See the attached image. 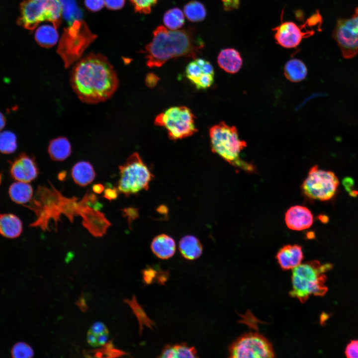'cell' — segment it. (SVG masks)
Listing matches in <instances>:
<instances>
[{"instance_id":"cell-1","label":"cell","mask_w":358,"mask_h":358,"mask_svg":"<svg viewBox=\"0 0 358 358\" xmlns=\"http://www.w3.org/2000/svg\"><path fill=\"white\" fill-rule=\"evenodd\" d=\"M70 84L82 102L96 104L113 95L118 87L119 81L107 58L92 53L81 59L73 67Z\"/></svg>"},{"instance_id":"cell-2","label":"cell","mask_w":358,"mask_h":358,"mask_svg":"<svg viewBox=\"0 0 358 358\" xmlns=\"http://www.w3.org/2000/svg\"><path fill=\"white\" fill-rule=\"evenodd\" d=\"M204 45L194 27L171 30L160 25L154 30L152 41L142 52L149 68L160 67L174 58H196Z\"/></svg>"},{"instance_id":"cell-3","label":"cell","mask_w":358,"mask_h":358,"mask_svg":"<svg viewBox=\"0 0 358 358\" xmlns=\"http://www.w3.org/2000/svg\"><path fill=\"white\" fill-rule=\"evenodd\" d=\"M332 268L331 264L316 260L301 263L292 269L290 296L304 303L310 296L324 295L328 290L326 272Z\"/></svg>"},{"instance_id":"cell-4","label":"cell","mask_w":358,"mask_h":358,"mask_svg":"<svg viewBox=\"0 0 358 358\" xmlns=\"http://www.w3.org/2000/svg\"><path fill=\"white\" fill-rule=\"evenodd\" d=\"M212 151L230 165L247 171H254V167L240 158V153L247 146L241 140L237 128L221 121L209 130Z\"/></svg>"},{"instance_id":"cell-5","label":"cell","mask_w":358,"mask_h":358,"mask_svg":"<svg viewBox=\"0 0 358 358\" xmlns=\"http://www.w3.org/2000/svg\"><path fill=\"white\" fill-rule=\"evenodd\" d=\"M62 9L60 0H24L20 5L17 23L33 30L40 22L48 21L57 28L61 23Z\"/></svg>"},{"instance_id":"cell-6","label":"cell","mask_w":358,"mask_h":358,"mask_svg":"<svg viewBox=\"0 0 358 358\" xmlns=\"http://www.w3.org/2000/svg\"><path fill=\"white\" fill-rule=\"evenodd\" d=\"M118 190L126 196L147 190L154 176L137 152L131 154L119 167Z\"/></svg>"},{"instance_id":"cell-7","label":"cell","mask_w":358,"mask_h":358,"mask_svg":"<svg viewBox=\"0 0 358 358\" xmlns=\"http://www.w3.org/2000/svg\"><path fill=\"white\" fill-rule=\"evenodd\" d=\"M194 118L188 107L176 106L157 115L154 124L165 128L171 140H177L191 136L197 132Z\"/></svg>"},{"instance_id":"cell-8","label":"cell","mask_w":358,"mask_h":358,"mask_svg":"<svg viewBox=\"0 0 358 358\" xmlns=\"http://www.w3.org/2000/svg\"><path fill=\"white\" fill-rule=\"evenodd\" d=\"M339 185L338 179L333 172L320 170L315 165L310 169L301 188L308 198L326 201L335 195Z\"/></svg>"},{"instance_id":"cell-9","label":"cell","mask_w":358,"mask_h":358,"mask_svg":"<svg viewBox=\"0 0 358 358\" xmlns=\"http://www.w3.org/2000/svg\"><path fill=\"white\" fill-rule=\"evenodd\" d=\"M230 358H273L274 353L270 342L263 335L249 333L236 340L229 348Z\"/></svg>"},{"instance_id":"cell-10","label":"cell","mask_w":358,"mask_h":358,"mask_svg":"<svg viewBox=\"0 0 358 358\" xmlns=\"http://www.w3.org/2000/svg\"><path fill=\"white\" fill-rule=\"evenodd\" d=\"M333 37L346 59L358 53V7L350 17L339 19L334 28Z\"/></svg>"},{"instance_id":"cell-11","label":"cell","mask_w":358,"mask_h":358,"mask_svg":"<svg viewBox=\"0 0 358 358\" xmlns=\"http://www.w3.org/2000/svg\"><path fill=\"white\" fill-rule=\"evenodd\" d=\"M320 15L315 14L307 19L301 26L297 25L291 21L281 23L274 28L275 31L274 38L281 46L292 48L298 46L302 39L312 35L314 31L306 27L315 25L318 22Z\"/></svg>"},{"instance_id":"cell-12","label":"cell","mask_w":358,"mask_h":358,"mask_svg":"<svg viewBox=\"0 0 358 358\" xmlns=\"http://www.w3.org/2000/svg\"><path fill=\"white\" fill-rule=\"evenodd\" d=\"M187 79L198 90H205L214 82V70L212 64L202 58L192 59L186 66Z\"/></svg>"},{"instance_id":"cell-13","label":"cell","mask_w":358,"mask_h":358,"mask_svg":"<svg viewBox=\"0 0 358 358\" xmlns=\"http://www.w3.org/2000/svg\"><path fill=\"white\" fill-rule=\"evenodd\" d=\"M38 169L35 159L25 153H22L11 164L10 174L14 179L29 182L38 175Z\"/></svg>"},{"instance_id":"cell-14","label":"cell","mask_w":358,"mask_h":358,"mask_svg":"<svg viewBox=\"0 0 358 358\" xmlns=\"http://www.w3.org/2000/svg\"><path fill=\"white\" fill-rule=\"evenodd\" d=\"M285 222L288 228L301 231L310 227L313 222L311 211L301 205L290 207L285 214Z\"/></svg>"},{"instance_id":"cell-15","label":"cell","mask_w":358,"mask_h":358,"mask_svg":"<svg viewBox=\"0 0 358 358\" xmlns=\"http://www.w3.org/2000/svg\"><path fill=\"white\" fill-rule=\"evenodd\" d=\"M276 258L282 269H293L300 265L303 260L302 247L296 244L285 245L278 251Z\"/></svg>"},{"instance_id":"cell-16","label":"cell","mask_w":358,"mask_h":358,"mask_svg":"<svg viewBox=\"0 0 358 358\" xmlns=\"http://www.w3.org/2000/svg\"><path fill=\"white\" fill-rule=\"evenodd\" d=\"M219 67L225 72L235 74L239 72L243 65V59L239 52L233 48L222 49L217 57Z\"/></svg>"},{"instance_id":"cell-17","label":"cell","mask_w":358,"mask_h":358,"mask_svg":"<svg viewBox=\"0 0 358 358\" xmlns=\"http://www.w3.org/2000/svg\"><path fill=\"white\" fill-rule=\"evenodd\" d=\"M151 248L158 258L166 260L171 258L176 252V243L172 237L162 234L156 236L152 241Z\"/></svg>"},{"instance_id":"cell-18","label":"cell","mask_w":358,"mask_h":358,"mask_svg":"<svg viewBox=\"0 0 358 358\" xmlns=\"http://www.w3.org/2000/svg\"><path fill=\"white\" fill-rule=\"evenodd\" d=\"M22 230V222L17 216L9 213L0 214V235L7 238H15Z\"/></svg>"},{"instance_id":"cell-19","label":"cell","mask_w":358,"mask_h":358,"mask_svg":"<svg viewBox=\"0 0 358 358\" xmlns=\"http://www.w3.org/2000/svg\"><path fill=\"white\" fill-rule=\"evenodd\" d=\"M72 177L75 182L81 186L90 184L95 177L92 166L88 162L80 161L72 169Z\"/></svg>"},{"instance_id":"cell-20","label":"cell","mask_w":358,"mask_h":358,"mask_svg":"<svg viewBox=\"0 0 358 358\" xmlns=\"http://www.w3.org/2000/svg\"><path fill=\"white\" fill-rule=\"evenodd\" d=\"M179 248L182 257L188 260H194L200 257L202 246L200 241L193 235H185L180 240Z\"/></svg>"},{"instance_id":"cell-21","label":"cell","mask_w":358,"mask_h":358,"mask_svg":"<svg viewBox=\"0 0 358 358\" xmlns=\"http://www.w3.org/2000/svg\"><path fill=\"white\" fill-rule=\"evenodd\" d=\"M50 158L54 161H62L71 155L72 147L69 141L64 137H59L52 140L48 147Z\"/></svg>"},{"instance_id":"cell-22","label":"cell","mask_w":358,"mask_h":358,"mask_svg":"<svg viewBox=\"0 0 358 358\" xmlns=\"http://www.w3.org/2000/svg\"><path fill=\"white\" fill-rule=\"evenodd\" d=\"M33 192V188L30 184L28 182L20 181L12 183L8 189V193L11 200L20 204L30 202Z\"/></svg>"},{"instance_id":"cell-23","label":"cell","mask_w":358,"mask_h":358,"mask_svg":"<svg viewBox=\"0 0 358 358\" xmlns=\"http://www.w3.org/2000/svg\"><path fill=\"white\" fill-rule=\"evenodd\" d=\"M286 78L292 82L303 80L307 75V69L304 63L299 59H293L288 61L284 67Z\"/></svg>"},{"instance_id":"cell-24","label":"cell","mask_w":358,"mask_h":358,"mask_svg":"<svg viewBox=\"0 0 358 358\" xmlns=\"http://www.w3.org/2000/svg\"><path fill=\"white\" fill-rule=\"evenodd\" d=\"M56 27L54 25H43L38 27L35 33L37 43L44 48H50L56 44L58 40Z\"/></svg>"},{"instance_id":"cell-25","label":"cell","mask_w":358,"mask_h":358,"mask_svg":"<svg viewBox=\"0 0 358 358\" xmlns=\"http://www.w3.org/2000/svg\"><path fill=\"white\" fill-rule=\"evenodd\" d=\"M183 11L187 19L194 22L203 21L206 16L204 5L197 0H191L187 3L184 6Z\"/></svg>"},{"instance_id":"cell-26","label":"cell","mask_w":358,"mask_h":358,"mask_svg":"<svg viewBox=\"0 0 358 358\" xmlns=\"http://www.w3.org/2000/svg\"><path fill=\"white\" fill-rule=\"evenodd\" d=\"M182 10L178 7H174L167 10L163 16V22L166 27L176 30L182 27L184 23V16Z\"/></svg>"},{"instance_id":"cell-27","label":"cell","mask_w":358,"mask_h":358,"mask_svg":"<svg viewBox=\"0 0 358 358\" xmlns=\"http://www.w3.org/2000/svg\"><path fill=\"white\" fill-rule=\"evenodd\" d=\"M17 148V139L15 134L9 131L0 132V152L3 154L13 153Z\"/></svg>"},{"instance_id":"cell-28","label":"cell","mask_w":358,"mask_h":358,"mask_svg":"<svg viewBox=\"0 0 358 358\" xmlns=\"http://www.w3.org/2000/svg\"><path fill=\"white\" fill-rule=\"evenodd\" d=\"M11 356L15 358H27L33 357L34 352L31 347L24 342H18L12 347Z\"/></svg>"},{"instance_id":"cell-29","label":"cell","mask_w":358,"mask_h":358,"mask_svg":"<svg viewBox=\"0 0 358 358\" xmlns=\"http://www.w3.org/2000/svg\"><path fill=\"white\" fill-rule=\"evenodd\" d=\"M135 12L145 14L151 13L152 7L159 0H129Z\"/></svg>"},{"instance_id":"cell-30","label":"cell","mask_w":358,"mask_h":358,"mask_svg":"<svg viewBox=\"0 0 358 358\" xmlns=\"http://www.w3.org/2000/svg\"><path fill=\"white\" fill-rule=\"evenodd\" d=\"M108 336V331L101 333H94L89 331L87 335V341L88 343L92 347L101 346L106 344Z\"/></svg>"},{"instance_id":"cell-31","label":"cell","mask_w":358,"mask_h":358,"mask_svg":"<svg viewBox=\"0 0 358 358\" xmlns=\"http://www.w3.org/2000/svg\"><path fill=\"white\" fill-rule=\"evenodd\" d=\"M177 358H187L197 357V352L193 347H190L185 343H181L174 345Z\"/></svg>"},{"instance_id":"cell-32","label":"cell","mask_w":358,"mask_h":358,"mask_svg":"<svg viewBox=\"0 0 358 358\" xmlns=\"http://www.w3.org/2000/svg\"><path fill=\"white\" fill-rule=\"evenodd\" d=\"M345 353L348 358H358V340L352 341L347 345Z\"/></svg>"},{"instance_id":"cell-33","label":"cell","mask_w":358,"mask_h":358,"mask_svg":"<svg viewBox=\"0 0 358 358\" xmlns=\"http://www.w3.org/2000/svg\"><path fill=\"white\" fill-rule=\"evenodd\" d=\"M87 7L92 11L100 10L104 5V0H85Z\"/></svg>"},{"instance_id":"cell-34","label":"cell","mask_w":358,"mask_h":358,"mask_svg":"<svg viewBox=\"0 0 358 358\" xmlns=\"http://www.w3.org/2000/svg\"><path fill=\"white\" fill-rule=\"evenodd\" d=\"M104 5L109 9L117 10L122 8L125 3V0H104Z\"/></svg>"},{"instance_id":"cell-35","label":"cell","mask_w":358,"mask_h":358,"mask_svg":"<svg viewBox=\"0 0 358 358\" xmlns=\"http://www.w3.org/2000/svg\"><path fill=\"white\" fill-rule=\"evenodd\" d=\"M160 358H177L176 353L174 345H168L162 351Z\"/></svg>"},{"instance_id":"cell-36","label":"cell","mask_w":358,"mask_h":358,"mask_svg":"<svg viewBox=\"0 0 358 358\" xmlns=\"http://www.w3.org/2000/svg\"><path fill=\"white\" fill-rule=\"evenodd\" d=\"M240 0H221L224 10H232L238 8Z\"/></svg>"},{"instance_id":"cell-37","label":"cell","mask_w":358,"mask_h":358,"mask_svg":"<svg viewBox=\"0 0 358 358\" xmlns=\"http://www.w3.org/2000/svg\"><path fill=\"white\" fill-rule=\"evenodd\" d=\"M159 80V77L153 73L148 74L145 79L146 85L150 88H154Z\"/></svg>"},{"instance_id":"cell-38","label":"cell","mask_w":358,"mask_h":358,"mask_svg":"<svg viewBox=\"0 0 358 358\" xmlns=\"http://www.w3.org/2000/svg\"><path fill=\"white\" fill-rule=\"evenodd\" d=\"M143 278L144 280L147 283L151 282L154 279L156 275V272L155 270L152 268H146L143 271Z\"/></svg>"},{"instance_id":"cell-39","label":"cell","mask_w":358,"mask_h":358,"mask_svg":"<svg viewBox=\"0 0 358 358\" xmlns=\"http://www.w3.org/2000/svg\"><path fill=\"white\" fill-rule=\"evenodd\" d=\"M342 184L345 187V190L348 192L352 190L354 186V179L350 177H347L342 180Z\"/></svg>"},{"instance_id":"cell-40","label":"cell","mask_w":358,"mask_h":358,"mask_svg":"<svg viewBox=\"0 0 358 358\" xmlns=\"http://www.w3.org/2000/svg\"><path fill=\"white\" fill-rule=\"evenodd\" d=\"M117 190L115 188H108L105 189L104 196L109 199H114L117 197Z\"/></svg>"},{"instance_id":"cell-41","label":"cell","mask_w":358,"mask_h":358,"mask_svg":"<svg viewBox=\"0 0 358 358\" xmlns=\"http://www.w3.org/2000/svg\"><path fill=\"white\" fill-rule=\"evenodd\" d=\"M6 123V120L3 114L0 112V131H1L4 127Z\"/></svg>"},{"instance_id":"cell-42","label":"cell","mask_w":358,"mask_h":358,"mask_svg":"<svg viewBox=\"0 0 358 358\" xmlns=\"http://www.w3.org/2000/svg\"><path fill=\"white\" fill-rule=\"evenodd\" d=\"M103 189V187L101 184H94L93 186V190L94 192L96 193H101Z\"/></svg>"},{"instance_id":"cell-43","label":"cell","mask_w":358,"mask_h":358,"mask_svg":"<svg viewBox=\"0 0 358 358\" xmlns=\"http://www.w3.org/2000/svg\"><path fill=\"white\" fill-rule=\"evenodd\" d=\"M318 219L323 223H327L329 221V217L326 215H320Z\"/></svg>"},{"instance_id":"cell-44","label":"cell","mask_w":358,"mask_h":358,"mask_svg":"<svg viewBox=\"0 0 358 358\" xmlns=\"http://www.w3.org/2000/svg\"><path fill=\"white\" fill-rule=\"evenodd\" d=\"M349 195L353 197H357L358 195V191L357 190H352L349 192Z\"/></svg>"}]
</instances>
